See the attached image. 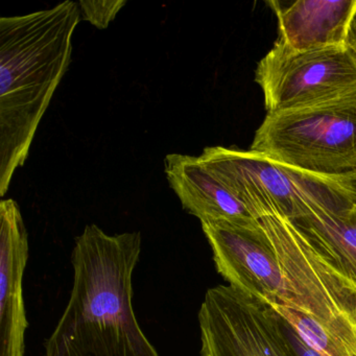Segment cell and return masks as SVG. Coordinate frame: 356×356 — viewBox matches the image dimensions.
Returning a JSON list of instances; mask_svg holds the SVG:
<instances>
[{
	"label": "cell",
	"instance_id": "obj_12",
	"mask_svg": "<svg viewBox=\"0 0 356 356\" xmlns=\"http://www.w3.org/2000/svg\"><path fill=\"white\" fill-rule=\"evenodd\" d=\"M318 255L356 289V203L291 220Z\"/></svg>",
	"mask_w": 356,
	"mask_h": 356
},
{
	"label": "cell",
	"instance_id": "obj_4",
	"mask_svg": "<svg viewBox=\"0 0 356 356\" xmlns=\"http://www.w3.org/2000/svg\"><path fill=\"white\" fill-rule=\"evenodd\" d=\"M250 151L322 176L356 172V95L266 114Z\"/></svg>",
	"mask_w": 356,
	"mask_h": 356
},
{
	"label": "cell",
	"instance_id": "obj_9",
	"mask_svg": "<svg viewBox=\"0 0 356 356\" xmlns=\"http://www.w3.org/2000/svg\"><path fill=\"white\" fill-rule=\"evenodd\" d=\"M29 236L19 205L13 199L0 202V356H24L26 318L24 270Z\"/></svg>",
	"mask_w": 356,
	"mask_h": 356
},
{
	"label": "cell",
	"instance_id": "obj_13",
	"mask_svg": "<svg viewBox=\"0 0 356 356\" xmlns=\"http://www.w3.org/2000/svg\"><path fill=\"white\" fill-rule=\"evenodd\" d=\"M270 306L295 329L302 341L318 355L356 356L312 316L280 304H270Z\"/></svg>",
	"mask_w": 356,
	"mask_h": 356
},
{
	"label": "cell",
	"instance_id": "obj_2",
	"mask_svg": "<svg viewBox=\"0 0 356 356\" xmlns=\"http://www.w3.org/2000/svg\"><path fill=\"white\" fill-rule=\"evenodd\" d=\"M79 3L0 18V195L26 163L37 129L70 68Z\"/></svg>",
	"mask_w": 356,
	"mask_h": 356
},
{
	"label": "cell",
	"instance_id": "obj_1",
	"mask_svg": "<svg viewBox=\"0 0 356 356\" xmlns=\"http://www.w3.org/2000/svg\"><path fill=\"white\" fill-rule=\"evenodd\" d=\"M141 249L139 231L110 235L85 227L72 249L70 301L45 341V356H160L133 308Z\"/></svg>",
	"mask_w": 356,
	"mask_h": 356
},
{
	"label": "cell",
	"instance_id": "obj_15",
	"mask_svg": "<svg viewBox=\"0 0 356 356\" xmlns=\"http://www.w3.org/2000/svg\"><path fill=\"white\" fill-rule=\"evenodd\" d=\"M281 320H282L283 328H284L285 333H286L287 337H289L291 343H293V349H295L298 356H320L316 352H314L312 348L308 347V346L302 341L301 337L298 335L295 329H293L289 323L285 322L282 318H281Z\"/></svg>",
	"mask_w": 356,
	"mask_h": 356
},
{
	"label": "cell",
	"instance_id": "obj_16",
	"mask_svg": "<svg viewBox=\"0 0 356 356\" xmlns=\"http://www.w3.org/2000/svg\"><path fill=\"white\" fill-rule=\"evenodd\" d=\"M348 44L352 47L356 54V15L352 22L351 29H350L349 38H348Z\"/></svg>",
	"mask_w": 356,
	"mask_h": 356
},
{
	"label": "cell",
	"instance_id": "obj_6",
	"mask_svg": "<svg viewBox=\"0 0 356 356\" xmlns=\"http://www.w3.org/2000/svg\"><path fill=\"white\" fill-rule=\"evenodd\" d=\"M255 81L268 114L328 103L356 95V54L349 44L298 51L276 41Z\"/></svg>",
	"mask_w": 356,
	"mask_h": 356
},
{
	"label": "cell",
	"instance_id": "obj_5",
	"mask_svg": "<svg viewBox=\"0 0 356 356\" xmlns=\"http://www.w3.org/2000/svg\"><path fill=\"white\" fill-rule=\"evenodd\" d=\"M280 264L291 307L312 316L356 355V289L283 216L259 218Z\"/></svg>",
	"mask_w": 356,
	"mask_h": 356
},
{
	"label": "cell",
	"instance_id": "obj_10",
	"mask_svg": "<svg viewBox=\"0 0 356 356\" xmlns=\"http://www.w3.org/2000/svg\"><path fill=\"white\" fill-rule=\"evenodd\" d=\"M278 20L277 42L303 51L348 44L356 0H270Z\"/></svg>",
	"mask_w": 356,
	"mask_h": 356
},
{
	"label": "cell",
	"instance_id": "obj_11",
	"mask_svg": "<svg viewBox=\"0 0 356 356\" xmlns=\"http://www.w3.org/2000/svg\"><path fill=\"white\" fill-rule=\"evenodd\" d=\"M164 172L183 209L203 222L250 225L257 222L243 203L202 163L199 157L170 154Z\"/></svg>",
	"mask_w": 356,
	"mask_h": 356
},
{
	"label": "cell",
	"instance_id": "obj_8",
	"mask_svg": "<svg viewBox=\"0 0 356 356\" xmlns=\"http://www.w3.org/2000/svg\"><path fill=\"white\" fill-rule=\"evenodd\" d=\"M218 274L231 286L268 304L291 307L276 252L260 220L250 225L203 222Z\"/></svg>",
	"mask_w": 356,
	"mask_h": 356
},
{
	"label": "cell",
	"instance_id": "obj_14",
	"mask_svg": "<svg viewBox=\"0 0 356 356\" xmlns=\"http://www.w3.org/2000/svg\"><path fill=\"white\" fill-rule=\"evenodd\" d=\"M78 3L81 18L90 22L99 30H105L115 19L120 10L127 5V0H82Z\"/></svg>",
	"mask_w": 356,
	"mask_h": 356
},
{
	"label": "cell",
	"instance_id": "obj_7",
	"mask_svg": "<svg viewBox=\"0 0 356 356\" xmlns=\"http://www.w3.org/2000/svg\"><path fill=\"white\" fill-rule=\"evenodd\" d=\"M199 325L202 356H298L280 316L231 285L206 291Z\"/></svg>",
	"mask_w": 356,
	"mask_h": 356
},
{
	"label": "cell",
	"instance_id": "obj_3",
	"mask_svg": "<svg viewBox=\"0 0 356 356\" xmlns=\"http://www.w3.org/2000/svg\"><path fill=\"white\" fill-rule=\"evenodd\" d=\"M199 159L256 220L277 213L293 220L356 203V172L322 176L234 147H205Z\"/></svg>",
	"mask_w": 356,
	"mask_h": 356
}]
</instances>
